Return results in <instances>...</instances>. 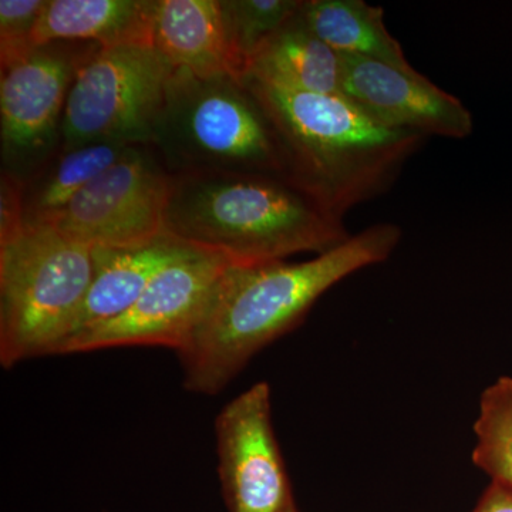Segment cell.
<instances>
[{"mask_svg": "<svg viewBox=\"0 0 512 512\" xmlns=\"http://www.w3.org/2000/svg\"><path fill=\"white\" fill-rule=\"evenodd\" d=\"M402 229L382 222L303 262H231L180 353L184 386L215 396L266 346L291 332L320 296L343 279L390 258Z\"/></svg>", "mask_w": 512, "mask_h": 512, "instance_id": "1", "label": "cell"}, {"mask_svg": "<svg viewBox=\"0 0 512 512\" xmlns=\"http://www.w3.org/2000/svg\"><path fill=\"white\" fill-rule=\"evenodd\" d=\"M284 153L286 181L343 220L399 178L426 136L377 123L342 93L285 89L244 76Z\"/></svg>", "mask_w": 512, "mask_h": 512, "instance_id": "2", "label": "cell"}, {"mask_svg": "<svg viewBox=\"0 0 512 512\" xmlns=\"http://www.w3.org/2000/svg\"><path fill=\"white\" fill-rule=\"evenodd\" d=\"M164 234L242 264L322 255L352 237L289 181L248 173L173 175Z\"/></svg>", "mask_w": 512, "mask_h": 512, "instance_id": "3", "label": "cell"}, {"mask_svg": "<svg viewBox=\"0 0 512 512\" xmlns=\"http://www.w3.org/2000/svg\"><path fill=\"white\" fill-rule=\"evenodd\" d=\"M150 147L173 175L248 173L286 180L284 153L264 107L235 77L174 70Z\"/></svg>", "mask_w": 512, "mask_h": 512, "instance_id": "4", "label": "cell"}, {"mask_svg": "<svg viewBox=\"0 0 512 512\" xmlns=\"http://www.w3.org/2000/svg\"><path fill=\"white\" fill-rule=\"evenodd\" d=\"M93 276V248L55 225L0 245V363L56 355Z\"/></svg>", "mask_w": 512, "mask_h": 512, "instance_id": "5", "label": "cell"}, {"mask_svg": "<svg viewBox=\"0 0 512 512\" xmlns=\"http://www.w3.org/2000/svg\"><path fill=\"white\" fill-rule=\"evenodd\" d=\"M174 67L153 45L99 47L77 70L63 147L96 141L150 146Z\"/></svg>", "mask_w": 512, "mask_h": 512, "instance_id": "6", "label": "cell"}, {"mask_svg": "<svg viewBox=\"0 0 512 512\" xmlns=\"http://www.w3.org/2000/svg\"><path fill=\"white\" fill-rule=\"evenodd\" d=\"M96 43L53 42L0 66L2 171L26 181L63 147L67 97Z\"/></svg>", "mask_w": 512, "mask_h": 512, "instance_id": "7", "label": "cell"}, {"mask_svg": "<svg viewBox=\"0 0 512 512\" xmlns=\"http://www.w3.org/2000/svg\"><path fill=\"white\" fill-rule=\"evenodd\" d=\"M231 262L225 256L191 247L165 265L123 315L80 333L59 355L130 346H160L180 353Z\"/></svg>", "mask_w": 512, "mask_h": 512, "instance_id": "8", "label": "cell"}, {"mask_svg": "<svg viewBox=\"0 0 512 512\" xmlns=\"http://www.w3.org/2000/svg\"><path fill=\"white\" fill-rule=\"evenodd\" d=\"M173 174L150 146L84 187L55 227L90 248H136L164 235Z\"/></svg>", "mask_w": 512, "mask_h": 512, "instance_id": "9", "label": "cell"}, {"mask_svg": "<svg viewBox=\"0 0 512 512\" xmlns=\"http://www.w3.org/2000/svg\"><path fill=\"white\" fill-rule=\"evenodd\" d=\"M218 474L228 512H286L292 484L272 423L271 387L252 384L215 420Z\"/></svg>", "mask_w": 512, "mask_h": 512, "instance_id": "10", "label": "cell"}, {"mask_svg": "<svg viewBox=\"0 0 512 512\" xmlns=\"http://www.w3.org/2000/svg\"><path fill=\"white\" fill-rule=\"evenodd\" d=\"M342 57L340 93L383 126L463 140L473 133L470 111L412 69L359 56Z\"/></svg>", "mask_w": 512, "mask_h": 512, "instance_id": "11", "label": "cell"}, {"mask_svg": "<svg viewBox=\"0 0 512 512\" xmlns=\"http://www.w3.org/2000/svg\"><path fill=\"white\" fill-rule=\"evenodd\" d=\"M153 45L174 70L242 79L221 0H156Z\"/></svg>", "mask_w": 512, "mask_h": 512, "instance_id": "12", "label": "cell"}, {"mask_svg": "<svg viewBox=\"0 0 512 512\" xmlns=\"http://www.w3.org/2000/svg\"><path fill=\"white\" fill-rule=\"evenodd\" d=\"M190 248L167 234L143 247L93 248L92 282L56 355L80 333L123 315L151 279Z\"/></svg>", "mask_w": 512, "mask_h": 512, "instance_id": "13", "label": "cell"}, {"mask_svg": "<svg viewBox=\"0 0 512 512\" xmlns=\"http://www.w3.org/2000/svg\"><path fill=\"white\" fill-rule=\"evenodd\" d=\"M154 10L156 0H47L33 33V46L53 42L153 45Z\"/></svg>", "mask_w": 512, "mask_h": 512, "instance_id": "14", "label": "cell"}, {"mask_svg": "<svg viewBox=\"0 0 512 512\" xmlns=\"http://www.w3.org/2000/svg\"><path fill=\"white\" fill-rule=\"evenodd\" d=\"M245 76L299 92L335 94L340 93L342 57L309 28L299 6L259 47Z\"/></svg>", "mask_w": 512, "mask_h": 512, "instance_id": "15", "label": "cell"}, {"mask_svg": "<svg viewBox=\"0 0 512 512\" xmlns=\"http://www.w3.org/2000/svg\"><path fill=\"white\" fill-rule=\"evenodd\" d=\"M140 147L143 146L96 141L60 148L25 181V227L55 225L84 187Z\"/></svg>", "mask_w": 512, "mask_h": 512, "instance_id": "16", "label": "cell"}, {"mask_svg": "<svg viewBox=\"0 0 512 512\" xmlns=\"http://www.w3.org/2000/svg\"><path fill=\"white\" fill-rule=\"evenodd\" d=\"M301 15L315 35L340 56L412 69L386 25L384 10L363 0H302Z\"/></svg>", "mask_w": 512, "mask_h": 512, "instance_id": "17", "label": "cell"}, {"mask_svg": "<svg viewBox=\"0 0 512 512\" xmlns=\"http://www.w3.org/2000/svg\"><path fill=\"white\" fill-rule=\"evenodd\" d=\"M473 463L491 483L512 491V377H500L481 396Z\"/></svg>", "mask_w": 512, "mask_h": 512, "instance_id": "18", "label": "cell"}, {"mask_svg": "<svg viewBox=\"0 0 512 512\" xmlns=\"http://www.w3.org/2000/svg\"><path fill=\"white\" fill-rule=\"evenodd\" d=\"M302 0H221L229 42L242 77L252 57L291 18Z\"/></svg>", "mask_w": 512, "mask_h": 512, "instance_id": "19", "label": "cell"}, {"mask_svg": "<svg viewBox=\"0 0 512 512\" xmlns=\"http://www.w3.org/2000/svg\"><path fill=\"white\" fill-rule=\"evenodd\" d=\"M47 0H0V66L28 53Z\"/></svg>", "mask_w": 512, "mask_h": 512, "instance_id": "20", "label": "cell"}, {"mask_svg": "<svg viewBox=\"0 0 512 512\" xmlns=\"http://www.w3.org/2000/svg\"><path fill=\"white\" fill-rule=\"evenodd\" d=\"M25 181L13 174H0V245L8 244L25 231Z\"/></svg>", "mask_w": 512, "mask_h": 512, "instance_id": "21", "label": "cell"}, {"mask_svg": "<svg viewBox=\"0 0 512 512\" xmlns=\"http://www.w3.org/2000/svg\"><path fill=\"white\" fill-rule=\"evenodd\" d=\"M471 512H512V491L497 483H491Z\"/></svg>", "mask_w": 512, "mask_h": 512, "instance_id": "22", "label": "cell"}, {"mask_svg": "<svg viewBox=\"0 0 512 512\" xmlns=\"http://www.w3.org/2000/svg\"><path fill=\"white\" fill-rule=\"evenodd\" d=\"M286 512H301V511H299V508L296 507V504H293V505H291V507L288 508V510H286Z\"/></svg>", "mask_w": 512, "mask_h": 512, "instance_id": "23", "label": "cell"}]
</instances>
